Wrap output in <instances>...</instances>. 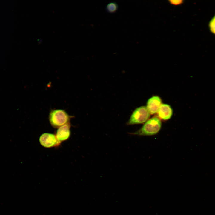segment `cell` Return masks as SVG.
Instances as JSON below:
<instances>
[{"instance_id": "obj_1", "label": "cell", "mask_w": 215, "mask_h": 215, "mask_svg": "<svg viewBox=\"0 0 215 215\" xmlns=\"http://www.w3.org/2000/svg\"><path fill=\"white\" fill-rule=\"evenodd\" d=\"M161 126L159 118L154 116L148 120L140 129L132 134L139 136L153 135L159 132Z\"/></svg>"}, {"instance_id": "obj_2", "label": "cell", "mask_w": 215, "mask_h": 215, "mask_svg": "<svg viewBox=\"0 0 215 215\" xmlns=\"http://www.w3.org/2000/svg\"><path fill=\"white\" fill-rule=\"evenodd\" d=\"M71 117L63 110L55 109L50 111L49 119L52 126L57 128L69 123Z\"/></svg>"}, {"instance_id": "obj_3", "label": "cell", "mask_w": 215, "mask_h": 215, "mask_svg": "<svg viewBox=\"0 0 215 215\" xmlns=\"http://www.w3.org/2000/svg\"><path fill=\"white\" fill-rule=\"evenodd\" d=\"M150 114L146 106L139 107L133 111L127 124L130 125L144 123L148 120Z\"/></svg>"}, {"instance_id": "obj_4", "label": "cell", "mask_w": 215, "mask_h": 215, "mask_svg": "<svg viewBox=\"0 0 215 215\" xmlns=\"http://www.w3.org/2000/svg\"><path fill=\"white\" fill-rule=\"evenodd\" d=\"M41 144L46 148H50L59 145L60 142L57 139L56 135L49 133L42 134L39 138Z\"/></svg>"}, {"instance_id": "obj_5", "label": "cell", "mask_w": 215, "mask_h": 215, "mask_svg": "<svg viewBox=\"0 0 215 215\" xmlns=\"http://www.w3.org/2000/svg\"><path fill=\"white\" fill-rule=\"evenodd\" d=\"M161 104L160 98L157 96H154L148 100L146 107L150 114H153L157 113Z\"/></svg>"}, {"instance_id": "obj_6", "label": "cell", "mask_w": 215, "mask_h": 215, "mask_svg": "<svg viewBox=\"0 0 215 215\" xmlns=\"http://www.w3.org/2000/svg\"><path fill=\"white\" fill-rule=\"evenodd\" d=\"M70 125L69 122L59 128L57 130L56 136L60 142L67 139L70 135Z\"/></svg>"}, {"instance_id": "obj_7", "label": "cell", "mask_w": 215, "mask_h": 215, "mask_svg": "<svg viewBox=\"0 0 215 215\" xmlns=\"http://www.w3.org/2000/svg\"><path fill=\"white\" fill-rule=\"evenodd\" d=\"M158 116L164 120L171 118L173 114V110L170 105L166 104H161L157 112Z\"/></svg>"}, {"instance_id": "obj_8", "label": "cell", "mask_w": 215, "mask_h": 215, "mask_svg": "<svg viewBox=\"0 0 215 215\" xmlns=\"http://www.w3.org/2000/svg\"><path fill=\"white\" fill-rule=\"evenodd\" d=\"M119 9V5L115 2H111L108 3L106 6V11L110 13H114L116 12Z\"/></svg>"}, {"instance_id": "obj_9", "label": "cell", "mask_w": 215, "mask_h": 215, "mask_svg": "<svg viewBox=\"0 0 215 215\" xmlns=\"http://www.w3.org/2000/svg\"><path fill=\"white\" fill-rule=\"evenodd\" d=\"M210 31L215 35V15L211 20L209 24Z\"/></svg>"}, {"instance_id": "obj_10", "label": "cell", "mask_w": 215, "mask_h": 215, "mask_svg": "<svg viewBox=\"0 0 215 215\" xmlns=\"http://www.w3.org/2000/svg\"><path fill=\"white\" fill-rule=\"evenodd\" d=\"M169 3L173 6H177L182 4L183 3L182 0H171L169 1Z\"/></svg>"}]
</instances>
